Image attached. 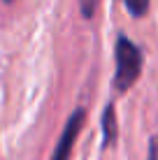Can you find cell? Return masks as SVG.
I'll use <instances>...</instances> for the list:
<instances>
[{"mask_svg": "<svg viewBox=\"0 0 158 160\" xmlns=\"http://www.w3.org/2000/svg\"><path fill=\"white\" fill-rule=\"evenodd\" d=\"M114 56H116V72H114V88L119 93H126L135 86V81L142 74V49L126 35L116 37V47H114Z\"/></svg>", "mask_w": 158, "mask_h": 160, "instance_id": "obj_1", "label": "cell"}, {"mask_svg": "<svg viewBox=\"0 0 158 160\" xmlns=\"http://www.w3.org/2000/svg\"><path fill=\"white\" fill-rule=\"evenodd\" d=\"M84 121H86V109L77 107L72 114H70V118L65 121V128H63L61 137H58V142H56L51 160H70L72 146H74V142H77L81 128H84Z\"/></svg>", "mask_w": 158, "mask_h": 160, "instance_id": "obj_2", "label": "cell"}, {"mask_svg": "<svg viewBox=\"0 0 158 160\" xmlns=\"http://www.w3.org/2000/svg\"><path fill=\"white\" fill-rule=\"evenodd\" d=\"M119 137V125H116V114H114V104H107L105 114H102V148L112 146Z\"/></svg>", "mask_w": 158, "mask_h": 160, "instance_id": "obj_3", "label": "cell"}, {"mask_svg": "<svg viewBox=\"0 0 158 160\" xmlns=\"http://www.w3.org/2000/svg\"><path fill=\"white\" fill-rule=\"evenodd\" d=\"M123 5H126V9H128L130 16L142 19V16H146V12H149L151 0H123Z\"/></svg>", "mask_w": 158, "mask_h": 160, "instance_id": "obj_4", "label": "cell"}, {"mask_svg": "<svg viewBox=\"0 0 158 160\" xmlns=\"http://www.w3.org/2000/svg\"><path fill=\"white\" fill-rule=\"evenodd\" d=\"M146 160H158V137L149 139V158Z\"/></svg>", "mask_w": 158, "mask_h": 160, "instance_id": "obj_5", "label": "cell"}, {"mask_svg": "<svg viewBox=\"0 0 158 160\" xmlns=\"http://www.w3.org/2000/svg\"><path fill=\"white\" fill-rule=\"evenodd\" d=\"M81 5H84V16H93L95 0H81Z\"/></svg>", "mask_w": 158, "mask_h": 160, "instance_id": "obj_6", "label": "cell"}, {"mask_svg": "<svg viewBox=\"0 0 158 160\" xmlns=\"http://www.w3.org/2000/svg\"><path fill=\"white\" fill-rule=\"evenodd\" d=\"M5 2H14V0H5Z\"/></svg>", "mask_w": 158, "mask_h": 160, "instance_id": "obj_7", "label": "cell"}]
</instances>
